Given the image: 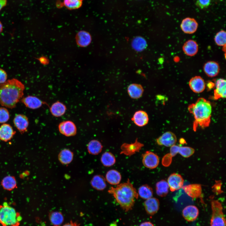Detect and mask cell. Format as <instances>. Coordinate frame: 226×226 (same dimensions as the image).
Listing matches in <instances>:
<instances>
[{
	"mask_svg": "<svg viewBox=\"0 0 226 226\" xmlns=\"http://www.w3.org/2000/svg\"><path fill=\"white\" fill-rule=\"evenodd\" d=\"M24 84L15 78L8 80L0 85V104L10 109L15 108L23 98Z\"/></svg>",
	"mask_w": 226,
	"mask_h": 226,
	"instance_id": "cell-1",
	"label": "cell"
},
{
	"mask_svg": "<svg viewBox=\"0 0 226 226\" xmlns=\"http://www.w3.org/2000/svg\"><path fill=\"white\" fill-rule=\"evenodd\" d=\"M108 191L113 196L121 207L126 212L132 208L135 200L139 196L128 179L126 182L119 184L116 187H111Z\"/></svg>",
	"mask_w": 226,
	"mask_h": 226,
	"instance_id": "cell-2",
	"label": "cell"
},
{
	"mask_svg": "<svg viewBox=\"0 0 226 226\" xmlns=\"http://www.w3.org/2000/svg\"><path fill=\"white\" fill-rule=\"evenodd\" d=\"M189 112L193 116V129L196 131L198 126H208L211 122L212 107L210 102L203 98H199L196 102L188 106Z\"/></svg>",
	"mask_w": 226,
	"mask_h": 226,
	"instance_id": "cell-3",
	"label": "cell"
},
{
	"mask_svg": "<svg viewBox=\"0 0 226 226\" xmlns=\"http://www.w3.org/2000/svg\"><path fill=\"white\" fill-rule=\"evenodd\" d=\"M22 219L20 214L7 202L0 205V223L3 226H18Z\"/></svg>",
	"mask_w": 226,
	"mask_h": 226,
	"instance_id": "cell-4",
	"label": "cell"
},
{
	"mask_svg": "<svg viewBox=\"0 0 226 226\" xmlns=\"http://www.w3.org/2000/svg\"><path fill=\"white\" fill-rule=\"evenodd\" d=\"M212 214L210 226H226V220L221 203L216 200L211 202Z\"/></svg>",
	"mask_w": 226,
	"mask_h": 226,
	"instance_id": "cell-5",
	"label": "cell"
},
{
	"mask_svg": "<svg viewBox=\"0 0 226 226\" xmlns=\"http://www.w3.org/2000/svg\"><path fill=\"white\" fill-rule=\"evenodd\" d=\"M144 146V144L138 141L137 138L135 141L131 143H124L121 146V154L131 156L137 152H139Z\"/></svg>",
	"mask_w": 226,
	"mask_h": 226,
	"instance_id": "cell-6",
	"label": "cell"
},
{
	"mask_svg": "<svg viewBox=\"0 0 226 226\" xmlns=\"http://www.w3.org/2000/svg\"><path fill=\"white\" fill-rule=\"evenodd\" d=\"M142 162L146 167L152 169L155 168L158 165L159 158L154 153L148 151L142 155Z\"/></svg>",
	"mask_w": 226,
	"mask_h": 226,
	"instance_id": "cell-7",
	"label": "cell"
},
{
	"mask_svg": "<svg viewBox=\"0 0 226 226\" xmlns=\"http://www.w3.org/2000/svg\"><path fill=\"white\" fill-rule=\"evenodd\" d=\"M58 129L61 134L67 137L74 136L77 132L75 124L73 121L69 120L60 122L58 125Z\"/></svg>",
	"mask_w": 226,
	"mask_h": 226,
	"instance_id": "cell-8",
	"label": "cell"
},
{
	"mask_svg": "<svg viewBox=\"0 0 226 226\" xmlns=\"http://www.w3.org/2000/svg\"><path fill=\"white\" fill-rule=\"evenodd\" d=\"M177 141L175 134L171 132H167L156 139L157 143L159 145L171 147L174 145Z\"/></svg>",
	"mask_w": 226,
	"mask_h": 226,
	"instance_id": "cell-9",
	"label": "cell"
},
{
	"mask_svg": "<svg viewBox=\"0 0 226 226\" xmlns=\"http://www.w3.org/2000/svg\"><path fill=\"white\" fill-rule=\"evenodd\" d=\"M180 26L182 30L184 33L192 34L196 31L198 24L194 19L187 17L182 20Z\"/></svg>",
	"mask_w": 226,
	"mask_h": 226,
	"instance_id": "cell-10",
	"label": "cell"
},
{
	"mask_svg": "<svg viewBox=\"0 0 226 226\" xmlns=\"http://www.w3.org/2000/svg\"><path fill=\"white\" fill-rule=\"evenodd\" d=\"M194 148L189 147H182L174 145L171 147L169 155L171 157L175 156L177 153L182 156L187 158L192 155L194 153Z\"/></svg>",
	"mask_w": 226,
	"mask_h": 226,
	"instance_id": "cell-11",
	"label": "cell"
},
{
	"mask_svg": "<svg viewBox=\"0 0 226 226\" xmlns=\"http://www.w3.org/2000/svg\"><path fill=\"white\" fill-rule=\"evenodd\" d=\"M191 89L194 93H199L202 92L206 88L204 80L200 76H195L192 78L189 82Z\"/></svg>",
	"mask_w": 226,
	"mask_h": 226,
	"instance_id": "cell-12",
	"label": "cell"
},
{
	"mask_svg": "<svg viewBox=\"0 0 226 226\" xmlns=\"http://www.w3.org/2000/svg\"><path fill=\"white\" fill-rule=\"evenodd\" d=\"M215 86L214 99L217 100L220 98H225L226 96V80L222 78L217 79L215 82Z\"/></svg>",
	"mask_w": 226,
	"mask_h": 226,
	"instance_id": "cell-13",
	"label": "cell"
},
{
	"mask_svg": "<svg viewBox=\"0 0 226 226\" xmlns=\"http://www.w3.org/2000/svg\"><path fill=\"white\" fill-rule=\"evenodd\" d=\"M184 181V180L180 175L173 173L169 177L167 182L170 190L171 191H174L182 187Z\"/></svg>",
	"mask_w": 226,
	"mask_h": 226,
	"instance_id": "cell-14",
	"label": "cell"
},
{
	"mask_svg": "<svg viewBox=\"0 0 226 226\" xmlns=\"http://www.w3.org/2000/svg\"><path fill=\"white\" fill-rule=\"evenodd\" d=\"M14 124L21 133H23L27 130L29 121L27 117L22 114H17L13 120Z\"/></svg>",
	"mask_w": 226,
	"mask_h": 226,
	"instance_id": "cell-15",
	"label": "cell"
},
{
	"mask_svg": "<svg viewBox=\"0 0 226 226\" xmlns=\"http://www.w3.org/2000/svg\"><path fill=\"white\" fill-rule=\"evenodd\" d=\"M143 205L146 213L149 215H153L158 211L159 202L157 198L152 197L146 200Z\"/></svg>",
	"mask_w": 226,
	"mask_h": 226,
	"instance_id": "cell-16",
	"label": "cell"
},
{
	"mask_svg": "<svg viewBox=\"0 0 226 226\" xmlns=\"http://www.w3.org/2000/svg\"><path fill=\"white\" fill-rule=\"evenodd\" d=\"M203 70L206 75L209 77H213L219 73L220 67L219 64L214 61H209L206 62L203 67Z\"/></svg>",
	"mask_w": 226,
	"mask_h": 226,
	"instance_id": "cell-17",
	"label": "cell"
},
{
	"mask_svg": "<svg viewBox=\"0 0 226 226\" xmlns=\"http://www.w3.org/2000/svg\"><path fill=\"white\" fill-rule=\"evenodd\" d=\"M21 101L27 107L32 109L39 108L45 103L37 97L31 95L23 97Z\"/></svg>",
	"mask_w": 226,
	"mask_h": 226,
	"instance_id": "cell-18",
	"label": "cell"
},
{
	"mask_svg": "<svg viewBox=\"0 0 226 226\" xmlns=\"http://www.w3.org/2000/svg\"><path fill=\"white\" fill-rule=\"evenodd\" d=\"M199 213L198 208L195 206L190 205L185 207L182 211L184 219L188 222H192L196 219Z\"/></svg>",
	"mask_w": 226,
	"mask_h": 226,
	"instance_id": "cell-19",
	"label": "cell"
},
{
	"mask_svg": "<svg viewBox=\"0 0 226 226\" xmlns=\"http://www.w3.org/2000/svg\"><path fill=\"white\" fill-rule=\"evenodd\" d=\"M16 133L12 126L4 123L0 126V140L5 142L10 140Z\"/></svg>",
	"mask_w": 226,
	"mask_h": 226,
	"instance_id": "cell-20",
	"label": "cell"
},
{
	"mask_svg": "<svg viewBox=\"0 0 226 226\" xmlns=\"http://www.w3.org/2000/svg\"><path fill=\"white\" fill-rule=\"evenodd\" d=\"M131 120L136 125L142 127L148 123L149 118L147 113L145 111L139 110L135 113Z\"/></svg>",
	"mask_w": 226,
	"mask_h": 226,
	"instance_id": "cell-21",
	"label": "cell"
},
{
	"mask_svg": "<svg viewBox=\"0 0 226 226\" xmlns=\"http://www.w3.org/2000/svg\"><path fill=\"white\" fill-rule=\"evenodd\" d=\"M185 192L192 198H196L201 196L202 189L199 184H191L183 186L182 187Z\"/></svg>",
	"mask_w": 226,
	"mask_h": 226,
	"instance_id": "cell-22",
	"label": "cell"
},
{
	"mask_svg": "<svg viewBox=\"0 0 226 226\" xmlns=\"http://www.w3.org/2000/svg\"><path fill=\"white\" fill-rule=\"evenodd\" d=\"M182 50L186 55L193 56L196 55L198 51V45L194 40H188L184 43L182 46Z\"/></svg>",
	"mask_w": 226,
	"mask_h": 226,
	"instance_id": "cell-23",
	"label": "cell"
},
{
	"mask_svg": "<svg viewBox=\"0 0 226 226\" xmlns=\"http://www.w3.org/2000/svg\"><path fill=\"white\" fill-rule=\"evenodd\" d=\"M127 91L129 96L131 98L137 99L142 97L144 89L141 84L132 83L128 86Z\"/></svg>",
	"mask_w": 226,
	"mask_h": 226,
	"instance_id": "cell-24",
	"label": "cell"
},
{
	"mask_svg": "<svg viewBox=\"0 0 226 226\" xmlns=\"http://www.w3.org/2000/svg\"><path fill=\"white\" fill-rule=\"evenodd\" d=\"M67 107L66 105L59 101L54 103L50 108L51 114L56 117H59L62 116L65 113Z\"/></svg>",
	"mask_w": 226,
	"mask_h": 226,
	"instance_id": "cell-25",
	"label": "cell"
},
{
	"mask_svg": "<svg viewBox=\"0 0 226 226\" xmlns=\"http://www.w3.org/2000/svg\"><path fill=\"white\" fill-rule=\"evenodd\" d=\"M121 179L120 173L115 170L108 171L105 176V180L109 184L112 185L119 184Z\"/></svg>",
	"mask_w": 226,
	"mask_h": 226,
	"instance_id": "cell-26",
	"label": "cell"
},
{
	"mask_svg": "<svg viewBox=\"0 0 226 226\" xmlns=\"http://www.w3.org/2000/svg\"><path fill=\"white\" fill-rule=\"evenodd\" d=\"M1 184L3 188L6 190L11 191L17 187L16 179L13 176L8 175L2 180Z\"/></svg>",
	"mask_w": 226,
	"mask_h": 226,
	"instance_id": "cell-27",
	"label": "cell"
},
{
	"mask_svg": "<svg viewBox=\"0 0 226 226\" xmlns=\"http://www.w3.org/2000/svg\"><path fill=\"white\" fill-rule=\"evenodd\" d=\"M76 41L78 45L84 47L89 45L91 41V37L87 32L81 31L79 32L76 36Z\"/></svg>",
	"mask_w": 226,
	"mask_h": 226,
	"instance_id": "cell-28",
	"label": "cell"
},
{
	"mask_svg": "<svg viewBox=\"0 0 226 226\" xmlns=\"http://www.w3.org/2000/svg\"><path fill=\"white\" fill-rule=\"evenodd\" d=\"M91 183L92 186L98 190H103L106 187L105 179L100 175L94 176L92 179Z\"/></svg>",
	"mask_w": 226,
	"mask_h": 226,
	"instance_id": "cell-29",
	"label": "cell"
},
{
	"mask_svg": "<svg viewBox=\"0 0 226 226\" xmlns=\"http://www.w3.org/2000/svg\"><path fill=\"white\" fill-rule=\"evenodd\" d=\"M49 217L50 222L53 226H61L64 219L63 214L58 211L51 212L49 214Z\"/></svg>",
	"mask_w": 226,
	"mask_h": 226,
	"instance_id": "cell-30",
	"label": "cell"
},
{
	"mask_svg": "<svg viewBox=\"0 0 226 226\" xmlns=\"http://www.w3.org/2000/svg\"><path fill=\"white\" fill-rule=\"evenodd\" d=\"M131 44L132 48L137 51H141L144 50L147 46L146 40L140 36H137L134 38Z\"/></svg>",
	"mask_w": 226,
	"mask_h": 226,
	"instance_id": "cell-31",
	"label": "cell"
},
{
	"mask_svg": "<svg viewBox=\"0 0 226 226\" xmlns=\"http://www.w3.org/2000/svg\"><path fill=\"white\" fill-rule=\"evenodd\" d=\"M169 188V184L166 180H162L158 182L156 185L157 194L161 197L165 196L168 193Z\"/></svg>",
	"mask_w": 226,
	"mask_h": 226,
	"instance_id": "cell-32",
	"label": "cell"
},
{
	"mask_svg": "<svg viewBox=\"0 0 226 226\" xmlns=\"http://www.w3.org/2000/svg\"><path fill=\"white\" fill-rule=\"evenodd\" d=\"M102 148L103 146L101 143L96 140L90 141L87 146L89 153L93 155H97L100 153Z\"/></svg>",
	"mask_w": 226,
	"mask_h": 226,
	"instance_id": "cell-33",
	"label": "cell"
},
{
	"mask_svg": "<svg viewBox=\"0 0 226 226\" xmlns=\"http://www.w3.org/2000/svg\"><path fill=\"white\" fill-rule=\"evenodd\" d=\"M100 160L103 165L106 167L112 166L116 162L114 155L109 152H105L102 154Z\"/></svg>",
	"mask_w": 226,
	"mask_h": 226,
	"instance_id": "cell-34",
	"label": "cell"
},
{
	"mask_svg": "<svg viewBox=\"0 0 226 226\" xmlns=\"http://www.w3.org/2000/svg\"><path fill=\"white\" fill-rule=\"evenodd\" d=\"M138 194L141 198L146 200L152 197L153 191L152 188L147 184L140 186L138 190Z\"/></svg>",
	"mask_w": 226,
	"mask_h": 226,
	"instance_id": "cell-35",
	"label": "cell"
},
{
	"mask_svg": "<svg viewBox=\"0 0 226 226\" xmlns=\"http://www.w3.org/2000/svg\"><path fill=\"white\" fill-rule=\"evenodd\" d=\"M73 157V153L69 149H65L60 152L59 155V159L61 163L66 164L72 161Z\"/></svg>",
	"mask_w": 226,
	"mask_h": 226,
	"instance_id": "cell-36",
	"label": "cell"
},
{
	"mask_svg": "<svg viewBox=\"0 0 226 226\" xmlns=\"http://www.w3.org/2000/svg\"><path fill=\"white\" fill-rule=\"evenodd\" d=\"M214 40L216 45L219 46H223L226 45V33L224 30L218 32L215 35Z\"/></svg>",
	"mask_w": 226,
	"mask_h": 226,
	"instance_id": "cell-37",
	"label": "cell"
},
{
	"mask_svg": "<svg viewBox=\"0 0 226 226\" xmlns=\"http://www.w3.org/2000/svg\"><path fill=\"white\" fill-rule=\"evenodd\" d=\"M65 7L69 9H77L80 8L82 4V1L79 0H64Z\"/></svg>",
	"mask_w": 226,
	"mask_h": 226,
	"instance_id": "cell-38",
	"label": "cell"
},
{
	"mask_svg": "<svg viewBox=\"0 0 226 226\" xmlns=\"http://www.w3.org/2000/svg\"><path fill=\"white\" fill-rule=\"evenodd\" d=\"M10 116L8 110L4 107H0V123H4L9 119Z\"/></svg>",
	"mask_w": 226,
	"mask_h": 226,
	"instance_id": "cell-39",
	"label": "cell"
},
{
	"mask_svg": "<svg viewBox=\"0 0 226 226\" xmlns=\"http://www.w3.org/2000/svg\"><path fill=\"white\" fill-rule=\"evenodd\" d=\"M212 0H196V5L201 9L207 8L211 3Z\"/></svg>",
	"mask_w": 226,
	"mask_h": 226,
	"instance_id": "cell-40",
	"label": "cell"
},
{
	"mask_svg": "<svg viewBox=\"0 0 226 226\" xmlns=\"http://www.w3.org/2000/svg\"><path fill=\"white\" fill-rule=\"evenodd\" d=\"M171 161L172 157H170L169 153H167L163 157L162 159V163L163 166L167 167L170 164Z\"/></svg>",
	"mask_w": 226,
	"mask_h": 226,
	"instance_id": "cell-41",
	"label": "cell"
},
{
	"mask_svg": "<svg viewBox=\"0 0 226 226\" xmlns=\"http://www.w3.org/2000/svg\"><path fill=\"white\" fill-rule=\"evenodd\" d=\"M7 78V75L6 72L0 68V83L1 84L5 82Z\"/></svg>",
	"mask_w": 226,
	"mask_h": 226,
	"instance_id": "cell-42",
	"label": "cell"
},
{
	"mask_svg": "<svg viewBox=\"0 0 226 226\" xmlns=\"http://www.w3.org/2000/svg\"><path fill=\"white\" fill-rule=\"evenodd\" d=\"M80 224L76 222H73L71 221L62 226H79Z\"/></svg>",
	"mask_w": 226,
	"mask_h": 226,
	"instance_id": "cell-43",
	"label": "cell"
},
{
	"mask_svg": "<svg viewBox=\"0 0 226 226\" xmlns=\"http://www.w3.org/2000/svg\"><path fill=\"white\" fill-rule=\"evenodd\" d=\"M139 226H154V225L150 222L146 221L141 223Z\"/></svg>",
	"mask_w": 226,
	"mask_h": 226,
	"instance_id": "cell-44",
	"label": "cell"
},
{
	"mask_svg": "<svg viewBox=\"0 0 226 226\" xmlns=\"http://www.w3.org/2000/svg\"><path fill=\"white\" fill-rule=\"evenodd\" d=\"M7 0H0V11L7 4Z\"/></svg>",
	"mask_w": 226,
	"mask_h": 226,
	"instance_id": "cell-45",
	"label": "cell"
},
{
	"mask_svg": "<svg viewBox=\"0 0 226 226\" xmlns=\"http://www.w3.org/2000/svg\"><path fill=\"white\" fill-rule=\"evenodd\" d=\"M215 85V84H214L213 83L211 82L209 83L208 84L207 86L209 88H212V87L213 86Z\"/></svg>",
	"mask_w": 226,
	"mask_h": 226,
	"instance_id": "cell-46",
	"label": "cell"
},
{
	"mask_svg": "<svg viewBox=\"0 0 226 226\" xmlns=\"http://www.w3.org/2000/svg\"><path fill=\"white\" fill-rule=\"evenodd\" d=\"M3 30V25H2V24L1 23V21H0V33H1L2 31Z\"/></svg>",
	"mask_w": 226,
	"mask_h": 226,
	"instance_id": "cell-47",
	"label": "cell"
},
{
	"mask_svg": "<svg viewBox=\"0 0 226 226\" xmlns=\"http://www.w3.org/2000/svg\"><path fill=\"white\" fill-rule=\"evenodd\" d=\"M80 0V1H83V0Z\"/></svg>",
	"mask_w": 226,
	"mask_h": 226,
	"instance_id": "cell-48",
	"label": "cell"
}]
</instances>
